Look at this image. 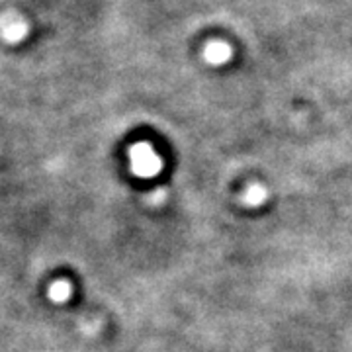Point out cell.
I'll return each instance as SVG.
<instances>
[{
	"label": "cell",
	"mask_w": 352,
	"mask_h": 352,
	"mask_svg": "<svg viewBox=\"0 0 352 352\" xmlns=\"http://www.w3.org/2000/svg\"><path fill=\"white\" fill-rule=\"evenodd\" d=\"M266 188H264L263 184H252L247 188L245 192V196H243V200H245V206H249V208H256V206H261L266 200Z\"/></svg>",
	"instance_id": "obj_4"
},
{
	"label": "cell",
	"mask_w": 352,
	"mask_h": 352,
	"mask_svg": "<svg viewBox=\"0 0 352 352\" xmlns=\"http://www.w3.org/2000/svg\"><path fill=\"white\" fill-rule=\"evenodd\" d=\"M131 166L139 176H155L161 168V159L147 143H139L131 149Z\"/></svg>",
	"instance_id": "obj_1"
},
{
	"label": "cell",
	"mask_w": 352,
	"mask_h": 352,
	"mask_svg": "<svg viewBox=\"0 0 352 352\" xmlns=\"http://www.w3.org/2000/svg\"><path fill=\"white\" fill-rule=\"evenodd\" d=\"M69 292H71V288H69L65 282H57V284L51 288V296H53V300H57V302H63Z\"/></svg>",
	"instance_id": "obj_5"
},
{
	"label": "cell",
	"mask_w": 352,
	"mask_h": 352,
	"mask_svg": "<svg viewBox=\"0 0 352 352\" xmlns=\"http://www.w3.org/2000/svg\"><path fill=\"white\" fill-rule=\"evenodd\" d=\"M0 36L8 43H20L22 39L28 38V22L18 16L6 14L0 18Z\"/></svg>",
	"instance_id": "obj_2"
},
{
	"label": "cell",
	"mask_w": 352,
	"mask_h": 352,
	"mask_svg": "<svg viewBox=\"0 0 352 352\" xmlns=\"http://www.w3.org/2000/svg\"><path fill=\"white\" fill-rule=\"evenodd\" d=\"M231 55H233L231 47L227 45L226 41H219V39L217 41H210L204 47V59H206V63L215 65V67L227 63L231 59Z\"/></svg>",
	"instance_id": "obj_3"
}]
</instances>
